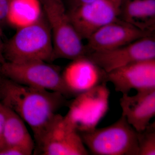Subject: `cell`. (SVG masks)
I'll use <instances>...</instances> for the list:
<instances>
[{"instance_id": "6da1fadb", "label": "cell", "mask_w": 155, "mask_h": 155, "mask_svg": "<svg viewBox=\"0 0 155 155\" xmlns=\"http://www.w3.org/2000/svg\"><path fill=\"white\" fill-rule=\"evenodd\" d=\"M65 97L60 93L26 86L4 76L0 81V102L30 126L36 145L66 102Z\"/></svg>"}, {"instance_id": "7a4b0ae2", "label": "cell", "mask_w": 155, "mask_h": 155, "mask_svg": "<svg viewBox=\"0 0 155 155\" xmlns=\"http://www.w3.org/2000/svg\"><path fill=\"white\" fill-rule=\"evenodd\" d=\"M3 54L6 61L17 64L53 61L52 38L44 15L35 23L17 29L4 43Z\"/></svg>"}, {"instance_id": "3957f363", "label": "cell", "mask_w": 155, "mask_h": 155, "mask_svg": "<svg viewBox=\"0 0 155 155\" xmlns=\"http://www.w3.org/2000/svg\"><path fill=\"white\" fill-rule=\"evenodd\" d=\"M51 33L53 61L72 60L86 56V46L72 25L63 0H39Z\"/></svg>"}, {"instance_id": "277c9868", "label": "cell", "mask_w": 155, "mask_h": 155, "mask_svg": "<svg viewBox=\"0 0 155 155\" xmlns=\"http://www.w3.org/2000/svg\"><path fill=\"white\" fill-rule=\"evenodd\" d=\"M79 134L93 154L138 155L137 132L122 115L110 125Z\"/></svg>"}, {"instance_id": "5b68a950", "label": "cell", "mask_w": 155, "mask_h": 155, "mask_svg": "<svg viewBox=\"0 0 155 155\" xmlns=\"http://www.w3.org/2000/svg\"><path fill=\"white\" fill-rule=\"evenodd\" d=\"M3 76L17 83L71 96L59 67L43 61L22 63L5 61L0 66Z\"/></svg>"}, {"instance_id": "8992f818", "label": "cell", "mask_w": 155, "mask_h": 155, "mask_svg": "<svg viewBox=\"0 0 155 155\" xmlns=\"http://www.w3.org/2000/svg\"><path fill=\"white\" fill-rule=\"evenodd\" d=\"M110 95L107 82L78 95L64 119L79 133L95 129L107 112Z\"/></svg>"}, {"instance_id": "52a82bcc", "label": "cell", "mask_w": 155, "mask_h": 155, "mask_svg": "<svg viewBox=\"0 0 155 155\" xmlns=\"http://www.w3.org/2000/svg\"><path fill=\"white\" fill-rule=\"evenodd\" d=\"M123 0H98L69 8L68 14L81 38L86 39L119 18Z\"/></svg>"}, {"instance_id": "ba28073f", "label": "cell", "mask_w": 155, "mask_h": 155, "mask_svg": "<svg viewBox=\"0 0 155 155\" xmlns=\"http://www.w3.org/2000/svg\"><path fill=\"white\" fill-rule=\"evenodd\" d=\"M44 155H87L88 150L80 134L68 124L64 116L57 114L37 144Z\"/></svg>"}, {"instance_id": "9c48e42d", "label": "cell", "mask_w": 155, "mask_h": 155, "mask_svg": "<svg viewBox=\"0 0 155 155\" xmlns=\"http://www.w3.org/2000/svg\"><path fill=\"white\" fill-rule=\"evenodd\" d=\"M106 73L137 61L155 59L154 35L113 49L95 51L86 55Z\"/></svg>"}, {"instance_id": "30bf717a", "label": "cell", "mask_w": 155, "mask_h": 155, "mask_svg": "<svg viewBox=\"0 0 155 155\" xmlns=\"http://www.w3.org/2000/svg\"><path fill=\"white\" fill-rule=\"evenodd\" d=\"M106 81L122 94H128L131 90L155 89V59L137 61L106 73Z\"/></svg>"}, {"instance_id": "8fae6325", "label": "cell", "mask_w": 155, "mask_h": 155, "mask_svg": "<svg viewBox=\"0 0 155 155\" xmlns=\"http://www.w3.org/2000/svg\"><path fill=\"white\" fill-rule=\"evenodd\" d=\"M152 35H154L144 32L119 18L100 28L87 40V54L120 47Z\"/></svg>"}, {"instance_id": "7c38bea8", "label": "cell", "mask_w": 155, "mask_h": 155, "mask_svg": "<svg viewBox=\"0 0 155 155\" xmlns=\"http://www.w3.org/2000/svg\"><path fill=\"white\" fill-rule=\"evenodd\" d=\"M106 75V72L86 56L72 60L62 72L65 86L71 96H75L107 82Z\"/></svg>"}, {"instance_id": "4fadbf2b", "label": "cell", "mask_w": 155, "mask_h": 155, "mask_svg": "<svg viewBox=\"0 0 155 155\" xmlns=\"http://www.w3.org/2000/svg\"><path fill=\"white\" fill-rule=\"evenodd\" d=\"M122 114L137 132L144 130L155 115V89L123 94L119 100Z\"/></svg>"}, {"instance_id": "5bb4252c", "label": "cell", "mask_w": 155, "mask_h": 155, "mask_svg": "<svg viewBox=\"0 0 155 155\" xmlns=\"http://www.w3.org/2000/svg\"><path fill=\"white\" fill-rule=\"evenodd\" d=\"M119 18L144 32L154 35L155 0H123Z\"/></svg>"}, {"instance_id": "9a60e30c", "label": "cell", "mask_w": 155, "mask_h": 155, "mask_svg": "<svg viewBox=\"0 0 155 155\" xmlns=\"http://www.w3.org/2000/svg\"><path fill=\"white\" fill-rule=\"evenodd\" d=\"M24 122L17 114L6 107L4 131L6 146L18 147L30 155L35 149V143Z\"/></svg>"}, {"instance_id": "2e32d148", "label": "cell", "mask_w": 155, "mask_h": 155, "mask_svg": "<svg viewBox=\"0 0 155 155\" xmlns=\"http://www.w3.org/2000/svg\"><path fill=\"white\" fill-rule=\"evenodd\" d=\"M39 0H13L6 18V25L18 28L33 24L43 16Z\"/></svg>"}, {"instance_id": "e0dca14e", "label": "cell", "mask_w": 155, "mask_h": 155, "mask_svg": "<svg viewBox=\"0 0 155 155\" xmlns=\"http://www.w3.org/2000/svg\"><path fill=\"white\" fill-rule=\"evenodd\" d=\"M138 155H155V123H150L146 128L137 132Z\"/></svg>"}, {"instance_id": "ac0fdd59", "label": "cell", "mask_w": 155, "mask_h": 155, "mask_svg": "<svg viewBox=\"0 0 155 155\" xmlns=\"http://www.w3.org/2000/svg\"><path fill=\"white\" fill-rule=\"evenodd\" d=\"M6 107L0 102V150L6 147L4 139Z\"/></svg>"}, {"instance_id": "d6986e66", "label": "cell", "mask_w": 155, "mask_h": 155, "mask_svg": "<svg viewBox=\"0 0 155 155\" xmlns=\"http://www.w3.org/2000/svg\"><path fill=\"white\" fill-rule=\"evenodd\" d=\"M13 0H0V27L6 25V18Z\"/></svg>"}, {"instance_id": "ffe728a7", "label": "cell", "mask_w": 155, "mask_h": 155, "mask_svg": "<svg viewBox=\"0 0 155 155\" xmlns=\"http://www.w3.org/2000/svg\"><path fill=\"white\" fill-rule=\"evenodd\" d=\"M0 155H29L25 150L14 146H6L0 150Z\"/></svg>"}, {"instance_id": "44dd1931", "label": "cell", "mask_w": 155, "mask_h": 155, "mask_svg": "<svg viewBox=\"0 0 155 155\" xmlns=\"http://www.w3.org/2000/svg\"><path fill=\"white\" fill-rule=\"evenodd\" d=\"M69 8L85 3L91 2L98 0H67Z\"/></svg>"}, {"instance_id": "7402d4cb", "label": "cell", "mask_w": 155, "mask_h": 155, "mask_svg": "<svg viewBox=\"0 0 155 155\" xmlns=\"http://www.w3.org/2000/svg\"><path fill=\"white\" fill-rule=\"evenodd\" d=\"M4 43L2 41V28L0 27V65L5 61L3 54V49Z\"/></svg>"}, {"instance_id": "603a6c76", "label": "cell", "mask_w": 155, "mask_h": 155, "mask_svg": "<svg viewBox=\"0 0 155 155\" xmlns=\"http://www.w3.org/2000/svg\"><path fill=\"white\" fill-rule=\"evenodd\" d=\"M0 66H1V65H0ZM3 75H2V74L1 73V70H0V81H1V79H2V78L3 77Z\"/></svg>"}]
</instances>
